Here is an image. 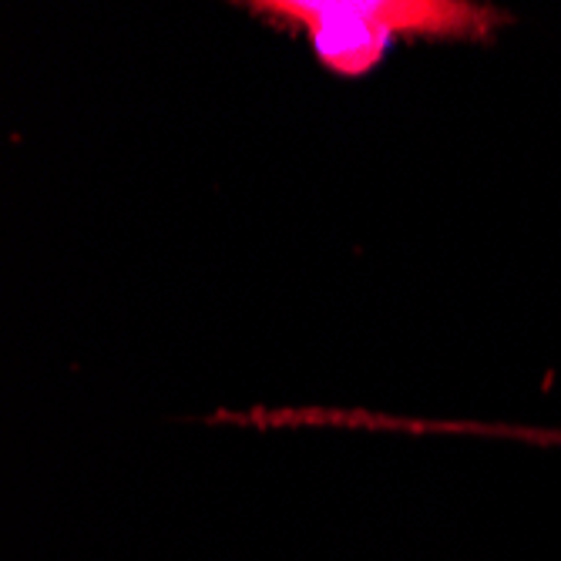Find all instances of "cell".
Instances as JSON below:
<instances>
[{
	"label": "cell",
	"mask_w": 561,
	"mask_h": 561,
	"mask_svg": "<svg viewBox=\"0 0 561 561\" xmlns=\"http://www.w3.org/2000/svg\"><path fill=\"white\" fill-rule=\"evenodd\" d=\"M263 24L296 34L336 78L370 75L393 44H491L512 14L471 0H249Z\"/></svg>",
	"instance_id": "cell-1"
},
{
	"label": "cell",
	"mask_w": 561,
	"mask_h": 561,
	"mask_svg": "<svg viewBox=\"0 0 561 561\" xmlns=\"http://www.w3.org/2000/svg\"><path fill=\"white\" fill-rule=\"evenodd\" d=\"M548 444H558L561 447V431H548Z\"/></svg>",
	"instance_id": "cell-2"
}]
</instances>
